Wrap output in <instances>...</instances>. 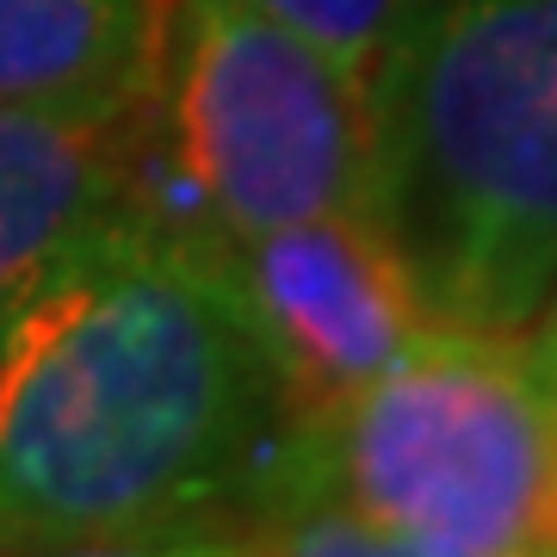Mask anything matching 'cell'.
<instances>
[{"instance_id": "8992f818", "label": "cell", "mask_w": 557, "mask_h": 557, "mask_svg": "<svg viewBox=\"0 0 557 557\" xmlns=\"http://www.w3.org/2000/svg\"><path fill=\"white\" fill-rule=\"evenodd\" d=\"M149 119L156 106L119 119L0 106V322L124 223L193 218L149 193Z\"/></svg>"}, {"instance_id": "8fae6325", "label": "cell", "mask_w": 557, "mask_h": 557, "mask_svg": "<svg viewBox=\"0 0 557 557\" xmlns=\"http://www.w3.org/2000/svg\"><path fill=\"white\" fill-rule=\"evenodd\" d=\"M520 329H527V335H520V347H527L539 384H545V391H552V403H557V285L545 292V304H539Z\"/></svg>"}, {"instance_id": "30bf717a", "label": "cell", "mask_w": 557, "mask_h": 557, "mask_svg": "<svg viewBox=\"0 0 557 557\" xmlns=\"http://www.w3.org/2000/svg\"><path fill=\"white\" fill-rule=\"evenodd\" d=\"M205 533V527H199ZM199 533H87V539H7L0 557H193Z\"/></svg>"}, {"instance_id": "4fadbf2b", "label": "cell", "mask_w": 557, "mask_h": 557, "mask_svg": "<svg viewBox=\"0 0 557 557\" xmlns=\"http://www.w3.org/2000/svg\"><path fill=\"white\" fill-rule=\"evenodd\" d=\"M0 335H7V322H0Z\"/></svg>"}, {"instance_id": "7a4b0ae2", "label": "cell", "mask_w": 557, "mask_h": 557, "mask_svg": "<svg viewBox=\"0 0 557 557\" xmlns=\"http://www.w3.org/2000/svg\"><path fill=\"white\" fill-rule=\"evenodd\" d=\"M372 94V223L446 329L557 285V0H409Z\"/></svg>"}, {"instance_id": "3957f363", "label": "cell", "mask_w": 557, "mask_h": 557, "mask_svg": "<svg viewBox=\"0 0 557 557\" xmlns=\"http://www.w3.org/2000/svg\"><path fill=\"white\" fill-rule=\"evenodd\" d=\"M298 490L458 557H557V403L520 329L434 322L397 366L304 421Z\"/></svg>"}, {"instance_id": "7c38bea8", "label": "cell", "mask_w": 557, "mask_h": 557, "mask_svg": "<svg viewBox=\"0 0 557 557\" xmlns=\"http://www.w3.org/2000/svg\"><path fill=\"white\" fill-rule=\"evenodd\" d=\"M193 557H267V545L255 527H205Z\"/></svg>"}, {"instance_id": "6da1fadb", "label": "cell", "mask_w": 557, "mask_h": 557, "mask_svg": "<svg viewBox=\"0 0 557 557\" xmlns=\"http://www.w3.org/2000/svg\"><path fill=\"white\" fill-rule=\"evenodd\" d=\"M304 416L199 218L124 223L0 335V545L255 527Z\"/></svg>"}, {"instance_id": "5b68a950", "label": "cell", "mask_w": 557, "mask_h": 557, "mask_svg": "<svg viewBox=\"0 0 557 557\" xmlns=\"http://www.w3.org/2000/svg\"><path fill=\"white\" fill-rule=\"evenodd\" d=\"M223 260L304 421L347 403L434 329L372 211L223 236Z\"/></svg>"}, {"instance_id": "9c48e42d", "label": "cell", "mask_w": 557, "mask_h": 557, "mask_svg": "<svg viewBox=\"0 0 557 557\" xmlns=\"http://www.w3.org/2000/svg\"><path fill=\"white\" fill-rule=\"evenodd\" d=\"M236 7L285 25V32H298L317 50H329L341 69H354L359 81H372V69H379L384 44H391V32H397L409 0H236Z\"/></svg>"}, {"instance_id": "ba28073f", "label": "cell", "mask_w": 557, "mask_h": 557, "mask_svg": "<svg viewBox=\"0 0 557 557\" xmlns=\"http://www.w3.org/2000/svg\"><path fill=\"white\" fill-rule=\"evenodd\" d=\"M255 533L267 557H458L434 539H416L391 520L359 515L354 502L329 496V490H298L273 515H260Z\"/></svg>"}, {"instance_id": "52a82bcc", "label": "cell", "mask_w": 557, "mask_h": 557, "mask_svg": "<svg viewBox=\"0 0 557 557\" xmlns=\"http://www.w3.org/2000/svg\"><path fill=\"white\" fill-rule=\"evenodd\" d=\"M161 0H0V106L119 119L161 106Z\"/></svg>"}, {"instance_id": "277c9868", "label": "cell", "mask_w": 557, "mask_h": 557, "mask_svg": "<svg viewBox=\"0 0 557 557\" xmlns=\"http://www.w3.org/2000/svg\"><path fill=\"white\" fill-rule=\"evenodd\" d=\"M161 119L186 205L218 236L372 211V94L236 0H174Z\"/></svg>"}]
</instances>
